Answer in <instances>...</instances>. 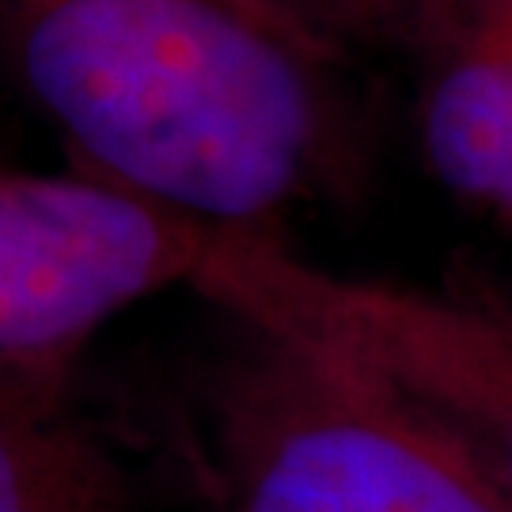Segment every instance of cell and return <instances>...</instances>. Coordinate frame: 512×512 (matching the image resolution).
I'll use <instances>...</instances> for the list:
<instances>
[{"label": "cell", "instance_id": "6da1fadb", "mask_svg": "<svg viewBox=\"0 0 512 512\" xmlns=\"http://www.w3.org/2000/svg\"><path fill=\"white\" fill-rule=\"evenodd\" d=\"M0 61L73 171L220 232L357 179L342 65L236 0H0Z\"/></svg>", "mask_w": 512, "mask_h": 512}, {"label": "cell", "instance_id": "7a4b0ae2", "mask_svg": "<svg viewBox=\"0 0 512 512\" xmlns=\"http://www.w3.org/2000/svg\"><path fill=\"white\" fill-rule=\"evenodd\" d=\"M224 319L190 380V452L224 512H512L501 486L380 387Z\"/></svg>", "mask_w": 512, "mask_h": 512}, {"label": "cell", "instance_id": "3957f363", "mask_svg": "<svg viewBox=\"0 0 512 512\" xmlns=\"http://www.w3.org/2000/svg\"><path fill=\"white\" fill-rule=\"evenodd\" d=\"M190 289L357 372L512 497V293L334 274L285 236L220 228Z\"/></svg>", "mask_w": 512, "mask_h": 512}, {"label": "cell", "instance_id": "277c9868", "mask_svg": "<svg viewBox=\"0 0 512 512\" xmlns=\"http://www.w3.org/2000/svg\"><path fill=\"white\" fill-rule=\"evenodd\" d=\"M213 236L80 171H0V372H73L114 315L190 289Z\"/></svg>", "mask_w": 512, "mask_h": 512}, {"label": "cell", "instance_id": "5b68a950", "mask_svg": "<svg viewBox=\"0 0 512 512\" xmlns=\"http://www.w3.org/2000/svg\"><path fill=\"white\" fill-rule=\"evenodd\" d=\"M133 478L80 414L73 372H0V512H133Z\"/></svg>", "mask_w": 512, "mask_h": 512}, {"label": "cell", "instance_id": "8992f818", "mask_svg": "<svg viewBox=\"0 0 512 512\" xmlns=\"http://www.w3.org/2000/svg\"><path fill=\"white\" fill-rule=\"evenodd\" d=\"M300 46L346 65L365 46H414L440 0H236Z\"/></svg>", "mask_w": 512, "mask_h": 512}]
</instances>
